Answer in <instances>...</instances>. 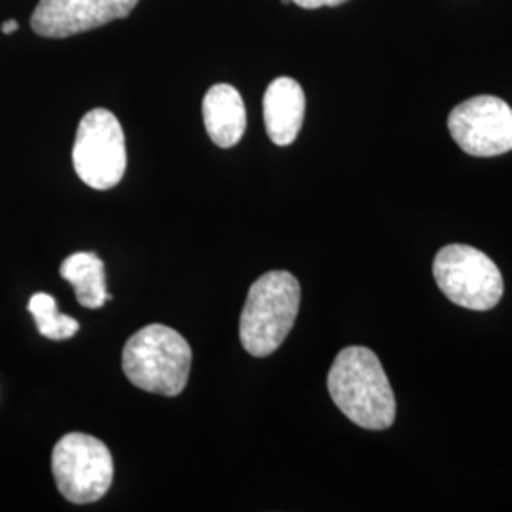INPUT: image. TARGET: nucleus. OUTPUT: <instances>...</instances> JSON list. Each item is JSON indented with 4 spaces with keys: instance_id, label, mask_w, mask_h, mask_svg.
I'll return each mask as SVG.
<instances>
[{
    "instance_id": "obj_1",
    "label": "nucleus",
    "mask_w": 512,
    "mask_h": 512,
    "mask_svg": "<svg viewBox=\"0 0 512 512\" xmlns=\"http://www.w3.org/2000/svg\"><path fill=\"white\" fill-rule=\"evenodd\" d=\"M327 385L334 404L355 425L384 431L395 423V395L374 351L361 346L342 349L330 366Z\"/></svg>"
},
{
    "instance_id": "obj_9",
    "label": "nucleus",
    "mask_w": 512,
    "mask_h": 512,
    "mask_svg": "<svg viewBox=\"0 0 512 512\" xmlns=\"http://www.w3.org/2000/svg\"><path fill=\"white\" fill-rule=\"evenodd\" d=\"M304 112L306 95L302 86L289 76L275 78L264 93V124L274 145H293L304 124Z\"/></svg>"
},
{
    "instance_id": "obj_7",
    "label": "nucleus",
    "mask_w": 512,
    "mask_h": 512,
    "mask_svg": "<svg viewBox=\"0 0 512 512\" xmlns=\"http://www.w3.org/2000/svg\"><path fill=\"white\" fill-rule=\"evenodd\" d=\"M448 129L463 152L476 158L512 150V109L494 95H476L448 116Z\"/></svg>"
},
{
    "instance_id": "obj_8",
    "label": "nucleus",
    "mask_w": 512,
    "mask_h": 512,
    "mask_svg": "<svg viewBox=\"0 0 512 512\" xmlns=\"http://www.w3.org/2000/svg\"><path fill=\"white\" fill-rule=\"evenodd\" d=\"M139 0H40L31 27L38 37L67 38L128 18Z\"/></svg>"
},
{
    "instance_id": "obj_4",
    "label": "nucleus",
    "mask_w": 512,
    "mask_h": 512,
    "mask_svg": "<svg viewBox=\"0 0 512 512\" xmlns=\"http://www.w3.org/2000/svg\"><path fill=\"white\" fill-rule=\"evenodd\" d=\"M52 473L61 495L74 505L105 497L114 480V459L105 442L84 433H69L52 452Z\"/></svg>"
},
{
    "instance_id": "obj_10",
    "label": "nucleus",
    "mask_w": 512,
    "mask_h": 512,
    "mask_svg": "<svg viewBox=\"0 0 512 512\" xmlns=\"http://www.w3.org/2000/svg\"><path fill=\"white\" fill-rule=\"evenodd\" d=\"M203 122L211 141L220 148L238 145L247 129V110L238 90L215 84L203 97Z\"/></svg>"
},
{
    "instance_id": "obj_3",
    "label": "nucleus",
    "mask_w": 512,
    "mask_h": 512,
    "mask_svg": "<svg viewBox=\"0 0 512 512\" xmlns=\"http://www.w3.org/2000/svg\"><path fill=\"white\" fill-rule=\"evenodd\" d=\"M192 366L190 344L160 323L135 332L122 353V368L131 384L148 393L177 397L184 391Z\"/></svg>"
},
{
    "instance_id": "obj_6",
    "label": "nucleus",
    "mask_w": 512,
    "mask_h": 512,
    "mask_svg": "<svg viewBox=\"0 0 512 512\" xmlns=\"http://www.w3.org/2000/svg\"><path fill=\"white\" fill-rule=\"evenodd\" d=\"M80 181L95 190H109L124 179L128 152L118 118L107 109H93L80 120L73 147Z\"/></svg>"
},
{
    "instance_id": "obj_11",
    "label": "nucleus",
    "mask_w": 512,
    "mask_h": 512,
    "mask_svg": "<svg viewBox=\"0 0 512 512\" xmlns=\"http://www.w3.org/2000/svg\"><path fill=\"white\" fill-rule=\"evenodd\" d=\"M59 274L74 287L76 300L88 310H99L110 300L105 279V264L95 253H74L67 256Z\"/></svg>"
},
{
    "instance_id": "obj_15",
    "label": "nucleus",
    "mask_w": 512,
    "mask_h": 512,
    "mask_svg": "<svg viewBox=\"0 0 512 512\" xmlns=\"http://www.w3.org/2000/svg\"><path fill=\"white\" fill-rule=\"evenodd\" d=\"M281 2H283V4H291L293 0H281Z\"/></svg>"
},
{
    "instance_id": "obj_14",
    "label": "nucleus",
    "mask_w": 512,
    "mask_h": 512,
    "mask_svg": "<svg viewBox=\"0 0 512 512\" xmlns=\"http://www.w3.org/2000/svg\"><path fill=\"white\" fill-rule=\"evenodd\" d=\"M18 27L19 23L16 19H8V21H4V23H2V27H0V29H2V33H4V35H12V33H16V31H18Z\"/></svg>"
},
{
    "instance_id": "obj_13",
    "label": "nucleus",
    "mask_w": 512,
    "mask_h": 512,
    "mask_svg": "<svg viewBox=\"0 0 512 512\" xmlns=\"http://www.w3.org/2000/svg\"><path fill=\"white\" fill-rule=\"evenodd\" d=\"M294 4H298L300 8L306 10H315V8H323V6H340L348 0H293Z\"/></svg>"
},
{
    "instance_id": "obj_2",
    "label": "nucleus",
    "mask_w": 512,
    "mask_h": 512,
    "mask_svg": "<svg viewBox=\"0 0 512 512\" xmlns=\"http://www.w3.org/2000/svg\"><path fill=\"white\" fill-rule=\"evenodd\" d=\"M300 310V283L289 272H268L251 285L239 317L241 346L253 357L281 348Z\"/></svg>"
},
{
    "instance_id": "obj_5",
    "label": "nucleus",
    "mask_w": 512,
    "mask_h": 512,
    "mask_svg": "<svg viewBox=\"0 0 512 512\" xmlns=\"http://www.w3.org/2000/svg\"><path fill=\"white\" fill-rule=\"evenodd\" d=\"M433 275L444 296L467 310H492L505 289L494 260L469 245L442 247L433 262Z\"/></svg>"
},
{
    "instance_id": "obj_12",
    "label": "nucleus",
    "mask_w": 512,
    "mask_h": 512,
    "mask_svg": "<svg viewBox=\"0 0 512 512\" xmlns=\"http://www.w3.org/2000/svg\"><path fill=\"white\" fill-rule=\"evenodd\" d=\"M29 311L35 317L37 329L48 340H69L80 330V323L57 310L54 296L37 293L29 300Z\"/></svg>"
}]
</instances>
